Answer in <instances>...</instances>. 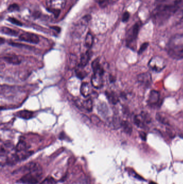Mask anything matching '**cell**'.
Returning a JSON list of instances; mask_svg holds the SVG:
<instances>
[{
    "mask_svg": "<svg viewBox=\"0 0 183 184\" xmlns=\"http://www.w3.org/2000/svg\"><path fill=\"white\" fill-rule=\"evenodd\" d=\"M181 9H183V2L181 1H178L173 4L161 6L156 10V19L160 21L165 20Z\"/></svg>",
    "mask_w": 183,
    "mask_h": 184,
    "instance_id": "cell-1",
    "label": "cell"
},
{
    "mask_svg": "<svg viewBox=\"0 0 183 184\" xmlns=\"http://www.w3.org/2000/svg\"><path fill=\"white\" fill-rule=\"evenodd\" d=\"M26 172H27L28 173L35 174V175L40 177L43 174V169H42V166L39 164L35 163V162H31L21 167V168L17 171L16 172L24 173Z\"/></svg>",
    "mask_w": 183,
    "mask_h": 184,
    "instance_id": "cell-2",
    "label": "cell"
},
{
    "mask_svg": "<svg viewBox=\"0 0 183 184\" xmlns=\"http://www.w3.org/2000/svg\"><path fill=\"white\" fill-rule=\"evenodd\" d=\"M140 30V24L136 23L129 30L127 34V45L129 48L134 50L135 48V42L137 38Z\"/></svg>",
    "mask_w": 183,
    "mask_h": 184,
    "instance_id": "cell-3",
    "label": "cell"
},
{
    "mask_svg": "<svg viewBox=\"0 0 183 184\" xmlns=\"http://www.w3.org/2000/svg\"><path fill=\"white\" fill-rule=\"evenodd\" d=\"M151 121V119L149 115L146 113H142L140 115H135L134 118V123L141 128H144L147 124Z\"/></svg>",
    "mask_w": 183,
    "mask_h": 184,
    "instance_id": "cell-4",
    "label": "cell"
},
{
    "mask_svg": "<svg viewBox=\"0 0 183 184\" xmlns=\"http://www.w3.org/2000/svg\"><path fill=\"white\" fill-rule=\"evenodd\" d=\"M39 177L32 173H27L18 180V182L24 184H37Z\"/></svg>",
    "mask_w": 183,
    "mask_h": 184,
    "instance_id": "cell-5",
    "label": "cell"
},
{
    "mask_svg": "<svg viewBox=\"0 0 183 184\" xmlns=\"http://www.w3.org/2000/svg\"><path fill=\"white\" fill-rule=\"evenodd\" d=\"M149 65L152 70L156 72L161 71L165 66L162 59L157 57L152 58V60L150 61Z\"/></svg>",
    "mask_w": 183,
    "mask_h": 184,
    "instance_id": "cell-6",
    "label": "cell"
},
{
    "mask_svg": "<svg viewBox=\"0 0 183 184\" xmlns=\"http://www.w3.org/2000/svg\"><path fill=\"white\" fill-rule=\"evenodd\" d=\"M19 40L24 42H28L32 44H38L39 42V38L35 34L25 32L21 34L19 37Z\"/></svg>",
    "mask_w": 183,
    "mask_h": 184,
    "instance_id": "cell-7",
    "label": "cell"
},
{
    "mask_svg": "<svg viewBox=\"0 0 183 184\" xmlns=\"http://www.w3.org/2000/svg\"><path fill=\"white\" fill-rule=\"evenodd\" d=\"M137 80L141 85L144 87H147L152 84V75L148 72L142 73L138 75Z\"/></svg>",
    "mask_w": 183,
    "mask_h": 184,
    "instance_id": "cell-8",
    "label": "cell"
},
{
    "mask_svg": "<svg viewBox=\"0 0 183 184\" xmlns=\"http://www.w3.org/2000/svg\"><path fill=\"white\" fill-rule=\"evenodd\" d=\"M160 95L159 92L155 90H152L150 92L149 95L148 96V105L152 107L156 106L160 101Z\"/></svg>",
    "mask_w": 183,
    "mask_h": 184,
    "instance_id": "cell-9",
    "label": "cell"
},
{
    "mask_svg": "<svg viewBox=\"0 0 183 184\" xmlns=\"http://www.w3.org/2000/svg\"><path fill=\"white\" fill-rule=\"evenodd\" d=\"M92 84L95 88H100L103 86V75L94 73L92 77Z\"/></svg>",
    "mask_w": 183,
    "mask_h": 184,
    "instance_id": "cell-10",
    "label": "cell"
},
{
    "mask_svg": "<svg viewBox=\"0 0 183 184\" xmlns=\"http://www.w3.org/2000/svg\"><path fill=\"white\" fill-rule=\"evenodd\" d=\"M92 68L94 71V73L98 74L100 75H103L104 73V70L100 64V60L97 58L93 61L92 64Z\"/></svg>",
    "mask_w": 183,
    "mask_h": 184,
    "instance_id": "cell-11",
    "label": "cell"
},
{
    "mask_svg": "<svg viewBox=\"0 0 183 184\" xmlns=\"http://www.w3.org/2000/svg\"><path fill=\"white\" fill-rule=\"evenodd\" d=\"M50 2L51 8L58 11H60V9L63 8L66 4L65 0H50Z\"/></svg>",
    "mask_w": 183,
    "mask_h": 184,
    "instance_id": "cell-12",
    "label": "cell"
},
{
    "mask_svg": "<svg viewBox=\"0 0 183 184\" xmlns=\"http://www.w3.org/2000/svg\"><path fill=\"white\" fill-rule=\"evenodd\" d=\"M91 56H92V52L89 51H88L82 55L80 63L78 65V66L82 68L85 67V66L87 65V63H89L90 59L91 58Z\"/></svg>",
    "mask_w": 183,
    "mask_h": 184,
    "instance_id": "cell-13",
    "label": "cell"
},
{
    "mask_svg": "<svg viewBox=\"0 0 183 184\" xmlns=\"http://www.w3.org/2000/svg\"><path fill=\"white\" fill-rule=\"evenodd\" d=\"M169 55L173 58L179 60L183 59V48L181 50L171 49L169 51Z\"/></svg>",
    "mask_w": 183,
    "mask_h": 184,
    "instance_id": "cell-14",
    "label": "cell"
},
{
    "mask_svg": "<svg viewBox=\"0 0 183 184\" xmlns=\"http://www.w3.org/2000/svg\"><path fill=\"white\" fill-rule=\"evenodd\" d=\"M3 59L7 63L12 64L14 65H18L21 63V60L16 56L9 55L3 57Z\"/></svg>",
    "mask_w": 183,
    "mask_h": 184,
    "instance_id": "cell-15",
    "label": "cell"
},
{
    "mask_svg": "<svg viewBox=\"0 0 183 184\" xmlns=\"http://www.w3.org/2000/svg\"><path fill=\"white\" fill-rule=\"evenodd\" d=\"M106 97L109 101V102L112 103L113 105H116L119 102L118 97L116 95V94L113 92H105Z\"/></svg>",
    "mask_w": 183,
    "mask_h": 184,
    "instance_id": "cell-16",
    "label": "cell"
},
{
    "mask_svg": "<svg viewBox=\"0 0 183 184\" xmlns=\"http://www.w3.org/2000/svg\"><path fill=\"white\" fill-rule=\"evenodd\" d=\"M121 127L123 128L124 132L128 135H131L133 131V128L131 124L127 121H123L121 122Z\"/></svg>",
    "mask_w": 183,
    "mask_h": 184,
    "instance_id": "cell-17",
    "label": "cell"
},
{
    "mask_svg": "<svg viewBox=\"0 0 183 184\" xmlns=\"http://www.w3.org/2000/svg\"><path fill=\"white\" fill-rule=\"evenodd\" d=\"M1 31L2 34L7 35L9 36H15V37L18 36V32L15 30L12 29L11 28L6 27H1Z\"/></svg>",
    "mask_w": 183,
    "mask_h": 184,
    "instance_id": "cell-18",
    "label": "cell"
},
{
    "mask_svg": "<svg viewBox=\"0 0 183 184\" xmlns=\"http://www.w3.org/2000/svg\"><path fill=\"white\" fill-rule=\"evenodd\" d=\"M16 115L17 116L24 119H29L33 116V113L30 111L24 110L18 111V113H16Z\"/></svg>",
    "mask_w": 183,
    "mask_h": 184,
    "instance_id": "cell-19",
    "label": "cell"
},
{
    "mask_svg": "<svg viewBox=\"0 0 183 184\" xmlns=\"http://www.w3.org/2000/svg\"><path fill=\"white\" fill-rule=\"evenodd\" d=\"M81 93L83 96L84 97H87L90 95V88L89 85L87 82H83L82 84L80 89Z\"/></svg>",
    "mask_w": 183,
    "mask_h": 184,
    "instance_id": "cell-20",
    "label": "cell"
},
{
    "mask_svg": "<svg viewBox=\"0 0 183 184\" xmlns=\"http://www.w3.org/2000/svg\"><path fill=\"white\" fill-rule=\"evenodd\" d=\"M94 43V37L90 33H87L85 40V46L87 47V48H91L93 45Z\"/></svg>",
    "mask_w": 183,
    "mask_h": 184,
    "instance_id": "cell-21",
    "label": "cell"
},
{
    "mask_svg": "<svg viewBox=\"0 0 183 184\" xmlns=\"http://www.w3.org/2000/svg\"><path fill=\"white\" fill-rule=\"evenodd\" d=\"M75 72H76V75L77 77L81 79H83L87 75V72L85 71H84L83 68L79 67V66H78L77 69H76Z\"/></svg>",
    "mask_w": 183,
    "mask_h": 184,
    "instance_id": "cell-22",
    "label": "cell"
},
{
    "mask_svg": "<svg viewBox=\"0 0 183 184\" xmlns=\"http://www.w3.org/2000/svg\"><path fill=\"white\" fill-rule=\"evenodd\" d=\"M82 106L87 111H92V101L91 98H89L87 100L84 101L82 103Z\"/></svg>",
    "mask_w": 183,
    "mask_h": 184,
    "instance_id": "cell-23",
    "label": "cell"
},
{
    "mask_svg": "<svg viewBox=\"0 0 183 184\" xmlns=\"http://www.w3.org/2000/svg\"><path fill=\"white\" fill-rule=\"evenodd\" d=\"M26 148H27L26 143L23 140H20L17 145L16 150L17 152H22V151L25 150Z\"/></svg>",
    "mask_w": 183,
    "mask_h": 184,
    "instance_id": "cell-24",
    "label": "cell"
},
{
    "mask_svg": "<svg viewBox=\"0 0 183 184\" xmlns=\"http://www.w3.org/2000/svg\"><path fill=\"white\" fill-rule=\"evenodd\" d=\"M156 119L158 120L160 123L165 124V125H169L168 119H166V117L163 116L160 113H157L156 115Z\"/></svg>",
    "mask_w": 183,
    "mask_h": 184,
    "instance_id": "cell-25",
    "label": "cell"
},
{
    "mask_svg": "<svg viewBox=\"0 0 183 184\" xmlns=\"http://www.w3.org/2000/svg\"><path fill=\"white\" fill-rule=\"evenodd\" d=\"M56 180L52 177H48L45 178L40 184H55Z\"/></svg>",
    "mask_w": 183,
    "mask_h": 184,
    "instance_id": "cell-26",
    "label": "cell"
},
{
    "mask_svg": "<svg viewBox=\"0 0 183 184\" xmlns=\"http://www.w3.org/2000/svg\"><path fill=\"white\" fill-rule=\"evenodd\" d=\"M8 20L11 23L17 25V26H22V25H23L22 23H21L20 21H18V19H17L14 17H9Z\"/></svg>",
    "mask_w": 183,
    "mask_h": 184,
    "instance_id": "cell-27",
    "label": "cell"
},
{
    "mask_svg": "<svg viewBox=\"0 0 183 184\" xmlns=\"http://www.w3.org/2000/svg\"><path fill=\"white\" fill-rule=\"evenodd\" d=\"M8 11L10 12H14L16 11L19 10V7L18 5L16 3H14V4H11L8 7Z\"/></svg>",
    "mask_w": 183,
    "mask_h": 184,
    "instance_id": "cell-28",
    "label": "cell"
},
{
    "mask_svg": "<svg viewBox=\"0 0 183 184\" xmlns=\"http://www.w3.org/2000/svg\"><path fill=\"white\" fill-rule=\"evenodd\" d=\"M148 46H149V43L147 42L143 43L140 48V49L139 50V51H138V53L139 55L140 54H142L144 51L146 50L147 48H148Z\"/></svg>",
    "mask_w": 183,
    "mask_h": 184,
    "instance_id": "cell-29",
    "label": "cell"
},
{
    "mask_svg": "<svg viewBox=\"0 0 183 184\" xmlns=\"http://www.w3.org/2000/svg\"><path fill=\"white\" fill-rule=\"evenodd\" d=\"M75 56L74 55H71L70 56V58H69V64L71 67H75V65H76V57L74 56Z\"/></svg>",
    "mask_w": 183,
    "mask_h": 184,
    "instance_id": "cell-30",
    "label": "cell"
},
{
    "mask_svg": "<svg viewBox=\"0 0 183 184\" xmlns=\"http://www.w3.org/2000/svg\"><path fill=\"white\" fill-rule=\"evenodd\" d=\"M98 3L101 7H105L109 3H111L110 0H98Z\"/></svg>",
    "mask_w": 183,
    "mask_h": 184,
    "instance_id": "cell-31",
    "label": "cell"
},
{
    "mask_svg": "<svg viewBox=\"0 0 183 184\" xmlns=\"http://www.w3.org/2000/svg\"><path fill=\"white\" fill-rule=\"evenodd\" d=\"M129 16H130L129 13L128 12H127V11H126L123 14V19H122V21H123V22H127L128 20V19H129Z\"/></svg>",
    "mask_w": 183,
    "mask_h": 184,
    "instance_id": "cell-32",
    "label": "cell"
},
{
    "mask_svg": "<svg viewBox=\"0 0 183 184\" xmlns=\"http://www.w3.org/2000/svg\"><path fill=\"white\" fill-rule=\"evenodd\" d=\"M140 137H141L142 140H146L147 138V135L146 133L144 132H140Z\"/></svg>",
    "mask_w": 183,
    "mask_h": 184,
    "instance_id": "cell-33",
    "label": "cell"
},
{
    "mask_svg": "<svg viewBox=\"0 0 183 184\" xmlns=\"http://www.w3.org/2000/svg\"><path fill=\"white\" fill-rule=\"evenodd\" d=\"M110 80L111 82H113L115 81V79L114 77H113L111 75L110 77Z\"/></svg>",
    "mask_w": 183,
    "mask_h": 184,
    "instance_id": "cell-34",
    "label": "cell"
},
{
    "mask_svg": "<svg viewBox=\"0 0 183 184\" xmlns=\"http://www.w3.org/2000/svg\"><path fill=\"white\" fill-rule=\"evenodd\" d=\"M118 1V0H110V3H113L117 2Z\"/></svg>",
    "mask_w": 183,
    "mask_h": 184,
    "instance_id": "cell-35",
    "label": "cell"
},
{
    "mask_svg": "<svg viewBox=\"0 0 183 184\" xmlns=\"http://www.w3.org/2000/svg\"><path fill=\"white\" fill-rule=\"evenodd\" d=\"M3 40L2 38H1V44H3Z\"/></svg>",
    "mask_w": 183,
    "mask_h": 184,
    "instance_id": "cell-36",
    "label": "cell"
},
{
    "mask_svg": "<svg viewBox=\"0 0 183 184\" xmlns=\"http://www.w3.org/2000/svg\"><path fill=\"white\" fill-rule=\"evenodd\" d=\"M150 184H155V183H154V182H150Z\"/></svg>",
    "mask_w": 183,
    "mask_h": 184,
    "instance_id": "cell-37",
    "label": "cell"
},
{
    "mask_svg": "<svg viewBox=\"0 0 183 184\" xmlns=\"http://www.w3.org/2000/svg\"></svg>",
    "mask_w": 183,
    "mask_h": 184,
    "instance_id": "cell-38",
    "label": "cell"
}]
</instances>
